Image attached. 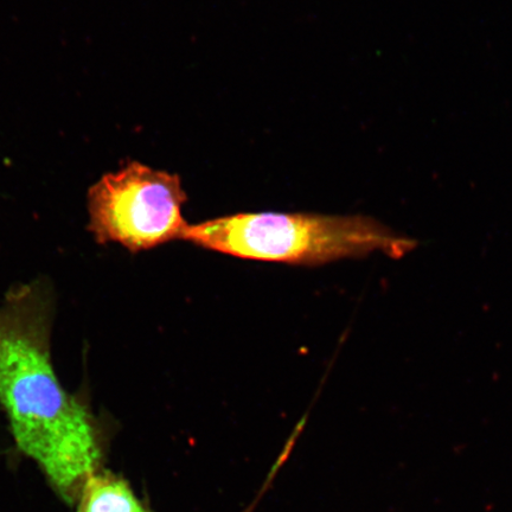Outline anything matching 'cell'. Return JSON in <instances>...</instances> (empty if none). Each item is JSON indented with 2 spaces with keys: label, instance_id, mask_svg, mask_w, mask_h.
Returning <instances> with one entry per match:
<instances>
[{
  "label": "cell",
  "instance_id": "cell-2",
  "mask_svg": "<svg viewBox=\"0 0 512 512\" xmlns=\"http://www.w3.org/2000/svg\"><path fill=\"white\" fill-rule=\"evenodd\" d=\"M183 241L235 258L319 266L382 253L399 259L416 241L364 216L255 213L189 224Z\"/></svg>",
  "mask_w": 512,
  "mask_h": 512
},
{
  "label": "cell",
  "instance_id": "cell-4",
  "mask_svg": "<svg viewBox=\"0 0 512 512\" xmlns=\"http://www.w3.org/2000/svg\"><path fill=\"white\" fill-rule=\"evenodd\" d=\"M78 503L79 512H149L124 478L104 469L88 478Z\"/></svg>",
  "mask_w": 512,
  "mask_h": 512
},
{
  "label": "cell",
  "instance_id": "cell-3",
  "mask_svg": "<svg viewBox=\"0 0 512 512\" xmlns=\"http://www.w3.org/2000/svg\"><path fill=\"white\" fill-rule=\"evenodd\" d=\"M187 195L181 178L133 162L107 174L88 192L89 232L100 245L132 253L183 240Z\"/></svg>",
  "mask_w": 512,
  "mask_h": 512
},
{
  "label": "cell",
  "instance_id": "cell-1",
  "mask_svg": "<svg viewBox=\"0 0 512 512\" xmlns=\"http://www.w3.org/2000/svg\"><path fill=\"white\" fill-rule=\"evenodd\" d=\"M51 323L46 286L23 285L6 294L0 304V405L19 450L72 505L88 478L102 469L104 448L91 409L68 393L55 373Z\"/></svg>",
  "mask_w": 512,
  "mask_h": 512
}]
</instances>
